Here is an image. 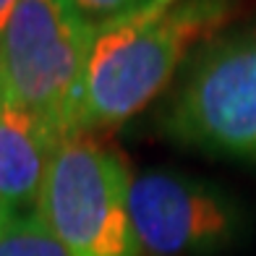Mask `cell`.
I'll use <instances>...</instances> for the list:
<instances>
[{"label":"cell","instance_id":"ba28073f","mask_svg":"<svg viewBox=\"0 0 256 256\" xmlns=\"http://www.w3.org/2000/svg\"><path fill=\"white\" fill-rule=\"evenodd\" d=\"M81 18H86L89 24L100 26H108L118 18H126L142 10L144 6H149L152 0H66Z\"/></svg>","mask_w":256,"mask_h":256},{"label":"cell","instance_id":"9c48e42d","mask_svg":"<svg viewBox=\"0 0 256 256\" xmlns=\"http://www.w3.org/2000/svg\"><path fill=\"white\" fill-rule=\"evenodd\" d=\"M14 220H16V212L8 206V202L3 199V196H0V236H3L6 228H8L10 222H14Z\"/></svg>","mask_w":256,"mask_h":256},{"label":"cell","instance_id":"8992f818","mask_svg":"<svg viewBox=\"0 0 256 256\" xmlns=\"http://www.w3.org/2000/svg\"><path fill=\"white\" fill-rule=\"evenodd\" d=\"M60 134L18 104L0 100V196L14 212L37 209L48 165Z\"/></svg>","mask_w":256,"mask_h":256},{"label":"cell","instance_id":"7a4b0ae2","mask_svg":"<svg viewBox=\"0 0 256 256\" xmlns=\"http://www.w3.org/2000/svg\"><path fill=\"white\" fill-rule=\"evenodd\" d=\"M97 32L66 0H21L0 32V100L74 134Z\"/></svg>","mask_w":256,"mask_h":256},{"label":"cell","instance_id":"5b68a950","mask_svg":"<svg viewBox=\"0 0 256 256\" xmlns=\"http://www.w3.org/2000/svg\"><path fill=\"white\" fill-rule=\"evenodd\" d=\"M128 214L138 251L149 256L209 254L240 230V209L225 191L165 170L131 180Z\"/></svg>","mask_w":256,"mask_h":256},{"label":"cell","instance_id":"3957f363","mask_svg":"<svg viewBox=\"0 0 256 256\" xmlns=\"http://www.w3.org/2000/svg\"><path fill=\"white\" fill-rule=\"evenodd\" d=\"M126 160L92 134L60 138L34 212L71 256H138Z\"/></svg>","mask_w":256,"mask_h":256},{"label":"cell","instance_id":"8fae6325","mask_svg":"<svg viewBox=\"0 0 256 256\" xmlns=\"http://www.w3.org/2000/svg\"><path fill=\"white\" fill-rule=\"evenodd\" d=\"M172 3H176V0H152V3L146 6V10H149V14H162V10L170 8Z\"/></svg>","mask_w":256,"mask_h":256},{"label":"cell","instance_id":"52a82bcc","mask_svg":"<svg viewBox=\"0 0 256 256\" xmlns=\"http://www.w3.org/2000/svg\"><path fill=\"white\" fill-rule=\"evenodd\" d=\"M0 256H71L37 212L21 214L0 236Z\"/></svg>","mask_w":256,"mask_h":256},{"label":"cell","instance_id":"277c9868","mask_svg":"<svg viewBox=\"0 0 256 256\" xmlns=\"http://www.w3.org/2000/svg\"><path fill=\"white\" fill-rule=\"evenodd\" d=\"M160 128L178 144L256 162V29L214 37L191 58Z\"/></svg>","mask_w":256,"mask_h":256},{"label":"cell","instance_id":"30bf717a","mask_svg":"<svg viewBox=\"0 0 256 256\" xmlns=\"http://www.w3.org/2000/svg\"><path fill=\"white\" fill-rule=\"evenodd\" d=\"M21 3V0H0V32L6 29V24H8V18H10V14L16 10V6Z\"/></svg>","mask_w":256,"mask_h":256},{"label":"cell","instance_id":"6da1fadb","mask_svg":"<svg viewBox=\"0 0 256 256\" xmlns=\"http://www.w3.org/2000/svg\"><path fill=\"white\" fill-rule=\"evenodd\" d=\"M225 16L228 0H186L162 14H149L144 6L100 26L74 134L118 126L144 110L170 84L186 50L214 32Z\"/></svg>","mask_w":256,"mask_h":256}]
</instances>
